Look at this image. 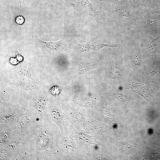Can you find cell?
<instances>
[{
	"label": "cell",
	"mask_w": 160,
	"mask_h": 160,
	"mask_svg": "<svg viewBox=\"0 0 160 160\" xmlns=\"http://www.w3.org/2000/svg\"><path fill=\"white\" fill-rule=\"evenodd\" d=\"M36 160H50L55 153L54 137L51 123L42 120L33 132L29 135Z\"/></svg>",
	"instance_id": "obj_1"
},
{
	"label": "cell",
	"mask_w": 160,
	"mask_h": 160,
	"mask_svg": "<svg viewBox=\"0 0 160 160\" xmlns=\"http://www.w3.org/2000/svg\"><path fill=\"white\" fill-rule=\"evenodd\" d=\"M42 119L34 108L28 107L16 123L0 124V127L12 130L22 137H26L33 132Z\"/></svg>",
	"instance_id": "obj_2"
},
{
	"label": "cell",
	"mask_w": 160,
	"mask_h": 160,
	"mask_svg": "<svg viewBox=\"0 0 160 160\" xmlns=\"http://www.w3.org/2000/svg\"><path fill=\"white\" fill-rule=\"evenodd\" d=\"M29 137L21 136L2 148H0V160L17 153L26 145L30 143Z\"/></svg>",
	"instance_id": "obj_3"
},
{
	"label": "cell",
	"mask_w": 160,
	"mask_h": 160,
	"mask_svg": "<svg viewBox=\"0 0 160 160\" xmlns=\"http://www.w3.org/2000/svg\"><path fill=\"white\" fill-rule=\"evenodd\" d=\"M28 107L16 106L0 108V124H14L16 122Z\"/></svg>",
	"instance_id": "obj_4"
},
{
	"label": "cell",
	"mask_w": 160,
	"mask_h": 160,
	"mask_svg": "<svg viewBox=\"0 0 160 160\" xmlns=\"http://www.w3.org/2000/svg\"><path fill=\"white\" fill-rule=\"evenodd\" d=\"M43 120L47 122L55 123L61 131L64 128L63 116L60 108L53 103L47 105L42 117Z\"/></svg>",
	"instance_id": "obj_5"
},
{
	"label": "cell",
	"mask_w": 160,
	"mask_h": 160,
	"mask_svg": "<svg viewBox=\"0 0 160 160\" xmlns=\"http://www.w3.org/2000/svg\"><path fill=\"white\" fill-rule=\"evenodd\" d=\"M72 44L73 48L77 55L84 52L90 51H99L101 48L105 47H116L103 44L99 41L80 44L78 43L75 40H74L73 41Z\"/></svg>",
	"instance_id": "obj_6"
},
{
	"label": "cell",
	"mask_w": 160,
	"mask_h": 160,
	"mask_svg": "<svg viewBox=\"0 0 160 160\" xmlns=\"http://www.w3.org/2000/svg\"><path fill=\"white\" fill-rule=\"evenodd\" d=\"M3 160H36L33 147L31 143H29L17 154L7 156Z\"/></svg>",
	"instance_id": "obj_7"
},
{
	"label": "cell",
	"mask_w": 160,
	"mask_h": 160,
	"mask_svg": "<svg viewBox=\"0 0 160 160\" xmlns=\"http://www.w3.org/2000/svg\"><path fill=\"white\" fill-rule=\"evenodd\" d=\"M47 101V96L44 95H36L29 98V105L36 110L40 117L42 119Z\"/></svg>",
	"instance_id": "obj_8"
},
{
	"label": "cell",
	"mask_w": 160,
	"mask_h": 160,
	"mask_svg": "<svg viewBox=\"0 0 160 160\" xmlns=\"http://www.w3.org/2000/svg\"><path fill=\"white\" fill-rule=\"evenodd\" d=\"M75 11L79 15H90L98 22V12L93 8L88 0H79L76 7Z\"/></svg>",
	"instance_id": "obj_9"
},
{
	"label": "cell",
	"mask_w": 160,
	"mask_h": 160,
	"mask_svg": "<svg viewBox=\"0 0 160 160\" xmlns=\"http://www.w3.org/2000/svg\"><path fill=\"white\" fill-rule=\"evenodd\" d=\"M94 66V64L92 63H84L79 65L73 75V78L75 79L79 75L85 74L87 72L93 68Z\"/></svg>",
	"instance_id": "obj_10"
},
{
	"label": "cell",
	"mask_w": 160,
	"mask_h": 160,
	"mask_svg": "<svg viewBox=\"0 0 160 160\" xmlns=\"http://www.w3.org/2000/svg\"><path fill=\"white\" fill-rule=\"evenodd\" d=\"M39 41L45 45L47 47L54 51L58 50L62 43V39L54 42H45L39 39Z\"/></svg>",
	"instance_id": "obj_11"
},
{
	"label": "cell",
	"mask_w": 160,
	"mask_h": 160,
	"mask_svg": "<svg viewBox=\"0 0 160 160\" xmlns=\"http://www.w3.org/2000/svg\"><path fill=\"white\" fill-rule=\"evenodd\" d=\"M61 88L58 86L53 87L49 91V92L54 97L57 96L61 92Z\"/></svg>",
	"instance_id": "obj_12"
},
{
	"label": "cell",
	"mask_w": 160,
	"mask_h": 160,
	"mask_svg": "<svg viewBox=\"0 0 160 160\" xmlns=\"http://www.w3.org/2000/svg\"><path fill=\"white\" fill-rule=\"evenodd\" d=\"M25 21L23 17L21 15L17 16L15 18V22L18 25H21L23 24Z\"/></svg>",
	"instance_id": "obj_13"
},
{
	"label": "cell",
	"mask_w": 160,
	"mask_h": 160,
	"mask_svg": "<svg viewBox=\"0 0 160 160\" xmlns=\"http://www.w3.org/2000/svg\"><path fill=\"white\" fill-rule=\"evenodd\" d=\"M67 1H73V0H64Z\"/></svg>",
	"instance_id": "obj_14"
}]
</instances>
